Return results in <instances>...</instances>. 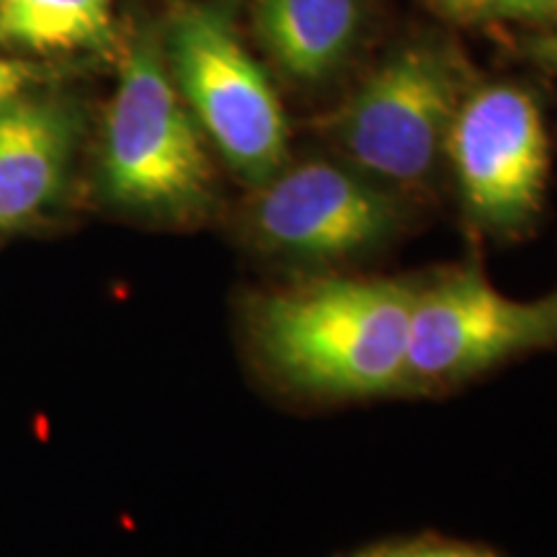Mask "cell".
I'll return each mask as SVG.
<instances>
[{
  "label": "cell",
  "mask_w": 557,
  "mask_h": 557,
  "mask_svg": "<svg viewBox=\"0 0 557 557\" xmlns=\"http://www.w3.org/2000/svg\"><path fill=\"white\" fill-rule=\"evenodd\" d=\"M447 13H455V16L462 18H478L480 16V5L483 0H436Z\"/></svg>",
  "instance_id": "obj_14"
},
{
  "label": "cell",
  "mask_w": 557,
  "mask_h": 557,
  "mask_svg": "<svg viewBox=\"0 0 557 557\" xmlns=\"http://www.w3.org/2000/svg\"><path fill=\"white\" fill-rule=\"evenodd\" d=\"M542 54H545V60L557 70V32L553 34V37H547L545 41H542Z\"/></svg>",
  "instance_id": "obj_15"
},
{
  "label": "cell",
  "mask_w": 557,
  "mask_h": 557,
  "mask_svg": "<svg viewBox=\"0 0 557 557\" xmlns=\"http://www.w3.org/2000/svg\"><path fill=\"white\" fill-rule=\"evenodd\" d=\"M413 207L325 152L289 158L253 186L240 209V233L271 261L329 271L393 246L408 230Z\"/></svg>",
  "instance_id": "obj_5"
},
{
  "label": "cell",
  "mask_w": 557,
  "mask_h": 557,
  "mask_svg": "<svg viewBox=\"0 0 557 557\" xmlns=\"http://www.w3.org/2000/svg\"><path fill=\"white\" fill-rule=\"evenodd\" d=\"M470 88L455 47L413 39L320 116L318 135L333 156L416 205L444 169L451 122Z\"/></svg>",
  "instance_id": "obj_3"
},
{
  "label": "cell",
  "mask_w": 557,
  "mask_h": 557,
  "mask_svg": "<svg viewBox=\"0 0 557 557\" xmlns=\"http://www.w3.org/2000/svg\"><path fill=\"white\" fill-rule=\"evenodd\" d=\"M418 278L310 274L253 292L243 325L256 361L308 398L406 395Z\"/></svg>",
  "instance_id": "obj_1"
},
{
  "label": "cell",
  "mask_w": 557,
  "mask_h": 557,
  "mask_svg": "<svg viewBox=\"0 0 557 557\" xmlns=\"http://www.w3.org/2000/svg\"><path fill=\"white\" fill-rule=\"evenodd\" d=\"M557 346V292L511 299L475 267L418 278L406 393H436L508 359Z\"/></svg>",
  "instance_id": "obj_6"
},
{
  "label": "cell",
  "mask_w": 557,
  "mask_h": 557,
  "mask_svg": "<svg viewBox=\"0 0 557 557\" xmlns=\"http://www.w3.org/2000/svg\"><path fill=\"white\" fill-rule=\"evenodd\" d=\"M557 13V0H483L480 18H540Z\"/></svg>",
  "instance_id": "obj_12"
},
{
  "label": "cell",
  "mask_w": 557,
  "mask_h": 557,
  "mask_svg": "<svg viewBox=\"0 0 557 557\" xmlns=\"http://www.w3.org/2000/svg\"><path fill=\"white\" fill-rule=\"evenodd\" d=\"M444 169L480 235L508 240L527 233L549 176L547 129L532 90L508 81L472 86L451 122Z\"/></svg>",
  "instance_id": "obj_7"
},
{
  "label": "cell",
  "mask_w": 557,
  "mask_h": 557,
  "mask_svg": "<svg viewBox=\"0 0 557 557\" xmlns=\"http://www.w3.org/2000/svg\"><path fill=\"white\" fill-rule=\"evenodd\" d=\"M81 139V114L58 96L0 103V230L39 220L62 199Z\"/></svg>",
  "instance_id": "obj_8"
},
{
  "label": "cell",
  "mask_w": 557,
  "mask_h": 557,
  "mask_svg": "<svg viewBox=\"0 0 557 557\" xmlns=\"http://www.w3.org/2000/svg\"><path fill=\"white\" fill-rule=\"evenodd\" d=\"M351 557H496L491 549L468 545V542H451L436 537L421 540H400V542H380L369 545Z\"/></svg>",
  "instance_id": "obj_11"
},
{
  "label": "cell",
  "mask_w": 557,
  "mask_h": 557,
  "mask_svg": "<svg viewBox=\"0 0 557 557\" xmlns=\"http://www.w3.org/2000/svg\"><path fill=\"white\" fill-rule=\"evenodd\" d=\"M34 78H37V75H34V70L29 65H24V62L18 60L0 58V103L24 94V90L34 83Z\"/></svg>",
  "instance_id": "obj_13"
},
{
  "label": "cell",
  "mask_w": 557,
  "mask_h": 557,
  "mask_svg": "<svg viewBox=\"0 0 557 557\" xmlns=\"http://www.w3.org/2000/svg\"><path fill=\"white\" fill-rule=\"evenodd\" d=\"M0 47L45 54L116 50L114 0H3Z\"/></svg>",
  "instance_id": "obj_10"
},
{
  "label": "cell",
  "mask_w": 557,
  "mask_h": 557,
  "mask_svg": "<svg viewBox=\"0 0 557 557\" xmlns=\"http://www.w3.org/2000/svg\"><path fill=\"white\" fill-rule=\"evenodd\" d=\"M160 45L181 99L222 163L248 189L274 176L292 158L289 120L274 81L240 37L233 5H176Z\"/></svg>",
  "instance_id": "obj_4"
},
{
  "label": "cell",
  "mask_w": 557,
  "mask_h": 557,
  "mask_svg": "<svg viewBox=\"0 0 557 557\" xmlns=\"http://www.w3.org/2000/svg\"><path fill=\"white\" fill-rule=\"evenodd\" d=\"M250 24L276 73L315 90L351 65L367 32V0H253Z\"/></svg>",
  "instance_id": "obj_9"
},
{
  "label": "cell",
  "mask_w": 557,
  "mask_h": 557,
  "mask_svg": "<svg viewBox=\"0 0 557 557\" xmlns=\"http://www.w3.org/2000/svg\"><path fill=\"white\" fill-rule=\"evenodd\" d=\"M209 150L165 65L160 29L145 26L124 52L103 120L99 148L103 201L132 218L163 225L207 220L220 199Z\"/></svg>",
  "instance_id": "obj_2"
},
{
  "label": "cell",
  "mask_w": 557,
  "mask_h": 557,
  "mask_svg": "<svg viewBox=\"0 0 557 557\" xmlns=\"http://www.w3.org/2000/svg\"><path fill=\"white\" fill-rule=\"evenodd\" d=\"M0 3H3V0H0Z\"/></svg>",
  "instance_id": "obj_16"
}]
</instances>
